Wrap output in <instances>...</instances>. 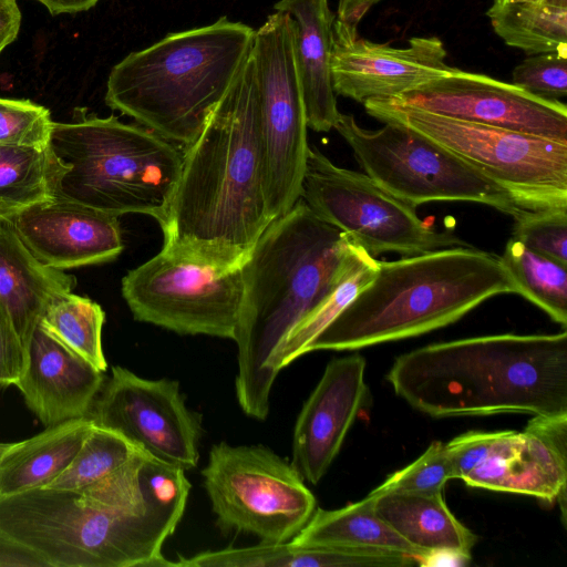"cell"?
Returning a JSON list of instances; mask_svg holds the SVG:
<instances>
[{"label": "cell", "instance_id": "cell-40", "mask_svg": "<svg viewBox=\"0 0 567 567\" xmlns=\"http://www.w3.org/2000/svg\"><path fill=\"white\" fill-rule=\"evenodd\" d=\"M379 1L381 0H340L336 18L358 25L368 10Z\"/></svg>", "mask_w": 567, "mask_h": 567}, {"label": "cell", "instance_id": "cell-3", "mask_svg": "<svg viewBox=\"0 0 567 567\" xmlns=\"http://www.w3.org/2000/svg\"><path fill=\"white\" fill-rule=\"evenodd\" d=\"M386 379L433 417L567 413V332L429 344L398 357Z\"/></svg>", "mask_w": 567, "mask_h": 567}, {"label": "cell", "instance_id": "cell-29", "mask_svg": "<svg viewBox=\"0 0 567 567\" xmlns=\"http://www.w3.org/2000/svg\"><path fill=\"white\" fill-rule=\"evenodd\" d=\"M377 271L378 260L354 243L349 266L330 296L278 346L271 359L274 370L279 373L281 369L303 355L308 343L373 280Z\"/></svg>", "mask_w": 567, "mask_h": 567}, {"label": "cell", "instance_id": "cell-11", "mask_svg": "<svg viewBox=\"0 0 567 567\" xmlns=\"http://www.w3.org/2000/svg\"><path fill=\"white\" fill-rule=\"evenodd\" d=\"M300 198L373 257L472 246L453 230H437L365 173L337 166L316 147L309 146Z\"/></svg>", "mask_w": 567, "mask_h": 567}, {"label": "cell", "instance_id": "cell-19", "mask_svg": "<svg viewBox=\"0 0 567 567\" xmlns=\"http://www.w3.org/2000/svg\"><path fill=\"white\" fill-rule=\"evenodd\" d=\"M488 466L495 491L558 499L566 523L567 413L534 415L523 432L503 431Z\"/></svg>", "mask_w": 567, "mask_h": 567}, {"label": "cell", "instance_id": "cell-5", "mask_svg": "<svg viewBox=\"0 0 567 567\" xmlns=\"http://www.w3.org/2000/svg\"><path fill=\"white\" fill-rule=\"evenodd\" d=\"M515 292L499 257L473 246L378 261L373 280L305 348L357 350L420 336Z\"/></svg>", "mask_w": 567, "mask_h": 567}, {"label": "cell", "instance_id": "cell-26", "mask_svg": "<svg viewBox=\"0 0 567 567\" xmlns=\"http://www.w3.org/2000/svg\"><path fill=\"white\" fill-rule=\"evenodd\" d=\"M64 167L51 150L0 144V219L54 197Z\"/></svg>", "mask_w": 567, "mask_h": 567}, {"label": "cell", "instance_id": "cell-7", "mask_svg": "<svg viewBox=\"0 0 567 567\" xmlns=\"http://www.w3.org/2000/svg\"><path fill=\"white\" fill-rule=\"evenodd\" d=\"M49 148L64 167L54 197L120 217L148 215L165 225L184 151L154 131L76 107L53 123Z\"/></svg>", "mask_w": 567, "mask_h": 567}, {"label": "cell", "instance_id": "cell-28", "mask_svg": "<svg viewBox=\"0 0 567 567\" xmlns=\"http://www.w3.org/2000/svg\"><path fill=\"white\" fill-rule=\"evenodd\" d=\"M499 260L515 287V293L525 297L566 328L567 265L538 254L512 237Z\"/></svg>", "mask_w": 567, "mask_h": 567}, {"label": "cell", "instance_id": "cell-31", "mask_svg": "<svg viewBox=\"0 0 567 567\" xmlns=\"http://www.w3.org/2000/svg\"><path fill=\"white\" fill-rule=\"evenodd\" d=\"M136 453L124 437L93 424L72 462L44 487L81 492L126 465Z\"/></svg>", "mask_w": 567, "mask_h": 567}, {"label": "cell", "instance_id": "cell-27", "mask_svg": "<svg viewBox=\"0 0 567 567\" xmlns=\"http://www.w3.org/2000/svg\"><path fill=\"white\" fill-rule=\"evenodd\" d=\"M494 32L528 54L567 55V8L538 3H493L486 12Z\"/></svg>", "mask_w": 567, "mask_h": 567}, {"label": "cell", "instance_id": "cell-6", "mask_svg": "<svg viewBox=\"0 0 567 567\" xmlns=\"http://www.w3.org/2000/svg\"><path fill=\"white\" fill-rule=\"evenodd\" d=\"M255 33L221 17L209 25L167 34L112 68L105 103L187 146L250 56Z\"/></svg>", "mask_w": 567, "mask_h": 567}, {"label": "cell", "instance_id": "cell-23", "mask_svg": "<svg viewBox=\"0 0 567 567\" xmlns=\"http://www.w3.org/2000/svg\"><path fill=\"white\" fill-rule=\"evenodd\" d=\"M370 495L374 497L375 513L419 550L421 564L430 554L444 550L471 557L477 536L455 518L443 494Z\"/></svg>", "mask_w": 567, "mask_h": 567}, {"label": "cell", "instance_id": "cell-2", "mask_svg": "<svg viewBox=\"0 0 567 567\" xmlns=\"http://www.w3.org/2000/svg\"><path fill=\"white\" fill-rule=\"evenodd\" d=\"M354 241L299 198L275 218L243 265L245 296L237 343L236 396L265 420L278 375L271 359L284 338L330 296L349 266Z\"/></svg>", "mask_w": 567, "mask_h": 567}, {"label": "cell", "instance_id": "cell-34", "mask_svg": "<svg viewBox=\"0 0 567 567\" xmlns=\"http://www.w3.org/2000/svg\"><path fill=\"white\" fill-rule=\"evenodd\" d=\"M514 220L513 239L567 265V207L524 210Z\"/></svg>", "mask_w": 567, "mask_h": 567}, {"label": "cell", "instance_id": "cell-33", "mask_svg": "<svg viewBox=\"0 0 567 567\" xmlns=\"http://www.w3.org/2000/svg\"><path fill=\"white\" fill-rule=\"evenodd\" d=\"M53 123L50 111L40 104L0 97V144L45 148Z\"/></svg>", "mask_w": 567, "mask_h": 567}, {"label": "cell", "instance_id": "cell-43", "mask_svg": "<svg viewBox=\"0 0 567 567\" xmlns=\"http://www.w3.org/2000/svg\"><path fill=\"white\" fill-rule=\"evenodd\" d=\"M12 443H0V461Z\"/></svg>", "mask_w": 567, "mask_h": 567}, {"label": "cell", "instance_id": "cell-36", "mask_svg": "<svg viewBox=\"0 0 567 567\" xmlns=\"http://www.w3.org/2000/svg\"><path fill=\"white\" fill-rule=\"evenodd\" d=\"M499 432H467L445 444L453 478L463 480L488 455Z\"/></svg>", "mask_w": 567, "mask_h": 567}, {"label": "cell", "instance_id": "cell-15", "mask_svg": "<svg viewBox=\"0 0 567 567\" xmlns=\"http://www.w3.org/2000/svg\"><path fill=\"white\" fill-rule=\"evenodd\" d=\"M430 113L533 134L567 144V107L488 75L451 73L392 99Z\"/></svg>", "mask_w": 567, "mask_h": 567}, {"label": "cell", "instance_id": "cell-32", "mask_svg": "<svg viewBox=\"0 0 567 567\" xmlns=\"http://www.w3.org/2000/svg\"><path fill=\"white\" fill-rule=\"evenodd\" d=\"M452 478L453 472L445 444L434 441L413 463L390 475L370 494L437 495L443 494L446 482Z\"/></svg>", "mask_w": 567, "mask_h": 567}, {"label": "cell", "instance_id": "cell-18", "mask_svg": "<svg viewBox=\"0 0 567 567\" xmlns=\"http://www.w3.org/2000/svg\"><path fill=\"white\" fill-rule=\"evenodd\" d=\"M12 223L33 256L55 269L107 262L124 248L116 216L60 197L31 205Z\"/></svg>", "mask_w": 567, "mask_h": 567}, {"label": "cell", "instance_id": "cell-42", "mask_svg": "<svg viewBox=\"0 0 567 567\" xmlns=\"http://www.w3.org/2000/svg\"><path fill=\"white\" fill-rule=\"evenodd\" d=\"M538 3L567 8V0H493V3Z\"/></svg>", "mask_w": 567, "mask_h": 567}, {"label": "cell", "instance_id": "cell-25", "mask_svg": "<svg viewBox=\"0 0 567 567\" xmlns=\"http://www.w3.org/2000/svg\"><path fill=\"white\" fill-rule=\"evenodd\" d=\"M292 546L359 551L421 554L390 527L374 509V497L349 504L339 509H315L305 527L292 537Z\"/></svg>", "mask_w": 567, "mask_h": 567}, {"label": "cell", "instance_id": "cell-20", "mask_svg": "<svg viewBox=\"0 0 567 567\" xmlns=\"http://www.w3.org/2000/svg\"><path fill=\"white\" fill-rule=\"evenodd\" d=\"M103 383L101 370L38 323L14 385L39 421L51 426L86 416Z\"/></svg>", "mask_w": 567, "mask_h": 567}, {"label": "cell", "instance_id": "cell-16", "mask_svg": "<svg viewBox=\"0 0 567 567\" xmlns=\"http://www.w3.org/2000/svg\"><path fill=\"white\" fill-rule=\"evenodd\" d=\"M437 37H413L404 48L375 43L360 37L358 25L336 18L331 53L333 91L364 103L395 99L455 68Z\"/></svg>", "mask_w": 567, "mask_h": 567}, {"label": "cell", "instance_id": "cell-41", "mask_svg": "<svg viewBox=\"0 0 567 567\" xmlns=\"http://www.w3.org/2000/svg\"><path fill=\"white\" fill-rule=\"evenodd\" d=\"M43 4L48 11L58 16L61 13H76L93 8L100 0H35Z\"/></svg>", "mask_w": 567, "mask_h": 567}, {"label": "cell", "instance_id": "cell-22", "mask_svg": "<svg viewBox=\"0 0 567 567\" xmlns=\"http://www.w3.org/2000/svg\"><path fill=\"white\" fill-rule=\"evenodd\" d=\"M73 275L48 267L22 243L12 219H0V302L25 349L49 303L72 292Z\"/></svg>", "mask_w": 567, "mask_h": 567}, {"label": "cell", "instance_id": "cell-10", "mask_svg": "<svg viewBox=\"0 0 567 567\" xmlns=\"http://www.w3.org/2000/svg\"><path fill=\"white\" fill-rule=\"evenodd\" d=\"M202 475L217 525L262 543L289 542L316 509L300 473L262 445L215 444Z\"/></svg>", "mask_w": 567, "mask_h": 567}, {"label": "cell", "instance_id": "cell-39", "mask_svg": "<svg viewBox=\"0 0 567 567\" xmlns=\"http://www.w3.org/2000/svg\"><path fill=\"white\" fill-rule=\"evenodd\" d=\"M21 11L17 0H0V54L18 37Z\"/></svg>", "mask_w": 567, "mask_h": 567}, {"label": "cell", "instance_id": "cell-12", "mask_svg": "<svg viewBox=\"0 0 567 567\" xmlns=\"http://www.w3.org/2000/svg\"><path fill=\"white\" fill-rule=\"evenodd\" d=\"M257 76L267 209L274 220L300 198L309 144L295 56V23L276 11L256 30L251 51Z\"/></svg>", "mask_w": 567, "mask_h": 567}, {"label": "cell", "instance_id": "cell-30", "mask_svg": "<svg viewBox=\"0 0 567 567\" xmlns=\"http://www.w3.org/2000/svg\"><path fill=\"white\" fill-rule=\"evenodd\" d=\"M105 313L93 300L62 293L47 307L39 323L72 351L102 372L107 362L102 348V327Z\"/></svg>", "mask_w": 567, "mask_h": 567}, {"label": "cell", "instance_id": "cell-35", "mask_svg": "<svg viewBox=\"0 0 567 567\" xmlns=\"http://www.w3.org/2000/svg\"><path fill=\"white\" fill-rule=\"evenodd\" d=\"M513 84L549 101L567 95V55L559 52L532 54L512 72Z\"/></svg>", "mask_w": 567, "mask_h": 567}, {"label": "cell", "instance_id": "cell-13", "mask_svg": "<svg viewBox=\"0 0 567 567\" xmlns=\"http://www.w3.org/2000/svg\"><path fill=\"white\" fill-rule=\"evenodd\" d=\"M122 295L137 321L234 340L245 278L243 267L225 269L162 248L123 277Z\"/></svg>", "mask_w": 567, "mask_h": 567}, {"label": "cell", "instance_id": "cell-14", "mask_svg": "<svg viewBox=\"0 0 567 567\" xmlns=\"http://www.w3.org/2000/svg\"><path fill=\"white\" fill-rule=\"evenodd\" d=\"M86 416L162 463L197 465L200 415L186 406L176 380L143 379L114 365Z\"/></svg>", "mask_w": 567, "mask_h": 567}, {"label": "cell", "instance_id": "cell-37", "mask_svg": "<svg viewBox=\"0 0 567 567\" xmlns=\"http://www.w3.org/2000/svg\"><path fill=\"white\" fill-rule=\"evenodd\" d=\"M27 352L12 319L0 302V385L16 384L24 365Z\"/></svg>", "mask_w": 567, "mask_h": 567}, {"label": "cell", "instance_id": "cell-9", "mask_svg": "<svg viewBox=\"0 0 567 567\" xmlns=\"http://www.w3.org/2000/svg\"><path fill=\"white\" fill-rule=\"evenodd\" d=\"M364 173L379 186L416 207L430 202H473L514 219L524 212L495 182L436 141L400 123L361 127L340 113L334 127Z\"/></svg>", "mask_w": 567, "mask_h": 567}, {"label": "cell", "instance_id": "cell-21", "mask_svg": "<svg viewBox=\"0 0 567 567\" xmlns=\"http://www.w3.org/2000/svg\"><path fill=\"white\" fill-rule=\"evenodd\" d=\"M274 9L288 12L295 23V56L308 127L329 132L340 115L331 76L336 14L328 0H279Z\"/></svg>", "mask_w": 567, "mask_h": 567}, {"label": "cell", "instance_id": "cell-38", "mask_svg": "<svg viewBox=\"0 0 567 567\" xmlns=\"http://www.w3.org/2000/svg\"><path fill=\"white\" fill-rule=\"evenodd\" d=\"M50 567L30 547L0 534V567Z\"/></svg>", "mask_w": 567, "mask_h": 567}, {"label": "cell", "instance_id": "cell-4", "mask_svg": "<svg viewBox=\"0 0 567 567\" xmlns=\"http://www.w3.org/2000/svg\"><path fill=\"white\" fill-rule=\"evenodd\" d=\"M144 503L111 509L80 492L49 487L0 496V534L38 553L50 567H169L162 547L181 522L190 483L185 471L143 460Z\"/></svg>", "mask_w": 567, "mask_h": 567}, {"label": "cell", "instance_id": "cell-17", "mask_svg": "<svg viewBox=\"0 0 567 567\" xmlns=\"http://www.w3.org/2000/svg\"><path fill=\"white\" fill-rule=\"evenodd\" d=\"M365 359L360 353L331 360L296 421L291 464L317 484L338 455L368 398Z\"/></svg>", "mask_w": 567, "mask_h": 567}, {"label": "cell", "instance_id": "cell-8", "mask_svg": "<svg viewBox=\"0 0 567 567\" xmlns=\"http://www.w3.org/2000/svg\"><path fill=\"white\" fill-rule=\"evenodd\" d=\"M363 105L372 117L410 126L451 150L505 189L519 208L567 207V144L446 117L392 99Z\"/></svg>", "mask_w": 567, "mask_h": 567}, {"label": "cell", "instance_id": "cell-24", "mask_svg": "<svg viewBox=\"0 0 567 567\" xmlns=\"http://www.w3.org/2000/svg\"><path fill=\"white\" fill-rule=\"evenodd\" d=\"M92 426L87 416L71 419L12 443L0 461V496L51 483L72 462Z\"/></svg>", "mask_w": 567, "mask_h": 567}, {"label": "cell", "instance_id": "cell-1", "mask_svg": "<svg viewBox=\"0 0 567 567\" xmlns=\"http://www.w3.org/2000/svg\"><path fill=\"white\" fill-rule=\"evenodd\" d=\"M272 221L265 193L252 54L184 150L163 249L225 269L243 267Z\"/></svg>", "mask_w": 567, "mask_h": 567}]
</instances>
